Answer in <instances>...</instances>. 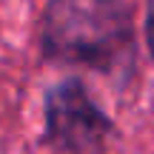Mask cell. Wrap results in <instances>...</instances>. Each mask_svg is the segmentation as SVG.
<instances>
[{
  "instance_id": "7a4b0ae2",
  "label": "cell",
  "mask_w": 154,
  "mask_h": 154,
  "mask_svg": "<svg viewBox=\"0 0 154 154\" xmlns=\"http://www.w3.org/2000/svg\"><path fill=\"white\" fill-rule=\"evenodd\" d=\"M120 140V126L94 97L91 86L66 74L43 91L40 146L51 154H109Z\"/></svg>"
},
{
  "instance_id": "3957f363",
  "label": "cell",
  "mask_w": 154,
  "mask_h": 154,
  "mask_svg": "<svg viewBox=\"0 0 154 154\" xmlns=\"http://www.w3.org/2000/svg\"><path fill=\"white\" fill-rule=\"evenodd\" d=\"M143 46L149 60L154 63V0H146L143 6Z\"/></svg>"
},
{
  "instance_id": "6da1fadb",
  "label": "cell",
  "mask_w": 154,
  "mask_h": 154,
  "mask_svg": "<svg viewBox=\"0 0 154 154\" xmlns=\"http://www.w3.org/2000/svg\"><path fill=\"white\" fill-rule=\"evenodd\" d=\"M37 54L49 66L83 69L128 88L140 66L134 11L126 0H46Z\"/></svg>"
}]
</instances>
